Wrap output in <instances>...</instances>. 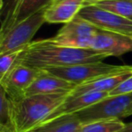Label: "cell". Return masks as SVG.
Instances as JSON below:
<instances>
[{
  "mask_svg": "<svg viewBox=\"0 0 132 132\" xmlns=\"http://www.w3.org/2000/svg\"><path fill=\"white\" fill-rule=\"evenodd\" d=\"M132 102V93L104 98L76 113L81 124L104 119H121L128 105Z\"/></svg>",
  "mask_w": 132,
  "mask_h": 132,
  "instance_id": "6",
  "label": "cell"
},
{
  "mask_svg": "<svg viewBox=\"0 0 132 132\" xmlns=\"http://www.w3.org/2000/svg\"><path fill=\"white\" fill-rule=\"evenodd\" d=\"M131 75L132 70L101 76V77L96 78L92 81L77 85L75 89L69 94V96L75 97V96H80L81 94L88 93V92H107V93H110V92H112L121 82H123L125 80L129 78Z\"/></svg>",
  "mask_w": 132,
  "mask_h": 132,
  "instance_id": "13",
  "label": "cell"
},
{
  "mask_svg": "<svg viewBox=\"0 0 132 132\" xmlns=\"http://www.w3.org/2000/svg\"><path fill=\"white\" fill-rule=\"evenodd\" d=\"M45 8L18 23L4 35L0 36V54L22 49L31 43L34 35L45 23Z\"/></svg>",
  "mask_w": 132,
  "mask_h": 132,
  "instance_id": "5",
  "label": "cell"
},
{
  "mask_svg": "<svg viewBox=\"0 0 132 132\" xmlns=\"http://www.w3.org/2000/svg\"><path fill=\"white\" fill-rule=\"evenodd\" d=\"M24 49L26 47L0 54V81L4 79L7 72L13 68L19 55L22 53Z\"/></svg>",
  "mask_w": 132,
  "mask_h": 132,
  "instance_id": "19",
  "label": "cell"
},
{
  "mask_svg": "<svg viewBox=\"0 0 132 132\" xmlns=\"http://www.w3.org/2000/svg\"><path fill=\"white\" fill-rule=\"evenodd\" d=\"M2 3H3V0H1V4H2Z\"/></svg>",
  "mask_w": 132,
  "mask_h": 132,
  "instance_id": "25",
  "label": "cell"
},
{
  "mask_svg": "<svg viewBox=\"0 0 132 132\" xmlns=\"http://www.w3.org/2000/svg\"><path fill=\"white\" fill-rule=\"evenodd\" d=\"M132 93V75L127 80H125L123 82H121L117 88L114 89L112 92L109 93L110 96L115 95H124V94Z\"/></svg>",
  "mask_w": 132,
  "mask_h": 132,
  "instance_id": "20",
  "label": "cell"
},
{
  "mask_svg": "<svg viewBox=\"0 0 132 132\" xmlns=\"http://www.w3.org/2000/svg\"><path fill=\"white\" fill-rule=\"evenodd\" d=\"M98 31L99 28L77 15L72 20L64 24L56 35L51 39L62 46L90 49Z\"/></svg>",
  "mask_w": 132,
  "mask_h": 132,
  "instance_id": "4",
  "label": "cell"
},
{
  "mask_svg": "<svg viewBox=\"0 0 132 132\" xmlns=\"http://www.w3.org/2000/svg\"><path fill=\"white\" fill-rule=\"evenodd\" d=\"M53 0H6L1 6L0 36L40 10L47 7Z\"/></svg>",
  "mask_w": 132,
  "mask_h": 132,
  "instance_id": "7",
  "label": "cell"
},
{
  "mask_svg": "<svg viewBox=\"0 0 132 132\" xmlns=\"http://www.w3.org/2000/svg\"><path fill=\"white\" fill-rule=\"evenodd\" d=\"M129 36H130V37H131V38H132V35H129Z\"/></svg>",
  "mask_w": 132,
  "mask_h": 132,
  "instance_id": "24",
  "label": "cell"
},
{
  "mask_svg": "<svg viewBox=\"0 0 132 132\" xmlns=\"http://www.w3.org/2000/svg\"><path fill=\"white\" fill-rule=\"evenodd\" d=\"M76 86L74 83L42 70L40 75L26 90V97L37 94H70Z\"/></svg>",
  "mask_w": 132,
  "mask_h": 132,
  "instance_id": "11",
  "label": "cell"
},
{
  "mask_svg": "<svg viewBox=\"0 0 132 132\" xmlns=\"http://www.w3.org/2000/svg\"><path fill=\"white\" fill-rule=\"evenodd\" d=\"M130 115H132V102L130 103V104L128 105V108H127V110H126V111H125L123 118L128 117V116H130Z\"/></svg>",
  "mask_w": 132,
  "mask_h": 132,
  "instance_id": "23",
  "label": "cell"
},
{
  "mask_svg": "<svg viewBox=\"0 0 132 132\" xmlns=\"http://www.w3.org/2000/svg\"><path fill=\"white\" fill-rule=\"evenodd\" d=\"M69 94H37L13 101L15 132H29L41 125Z\"/></svg>",
  "mask_w": 132,
  "mask_h": 132,
  "instance_id": "2",
  "label": "cell"
},
{
  "mask_svg": "<svg viewBox=\"0 0 132 132\" xmlns=\"http://www.w3.org/2000/svg\"><path fill=\"white\" fill-rule=\"evenodd\" d=\"M78 15L99 29L128 36L132 35V20L107 11L97 6H84Z\"/></svg>",
  "mask_w": 132,
  "mask_h": 132,
  "instance_id": "9",
  "label": "cell"
},
{
  "mask_svg": "<svg viewBox=\"0 0 132 132\" xmlns=\"http://www.w3.org/2000/svg\"><path fill=\"white\" fill-rule=\"evenodd\" d=\"M0 93V132H15L13 122V101L1 88Z\"/></svg>",
  "mask_w": 132,
  "mask_h": 132,
  "instance_id": "16",
  "label": "cell"
},
{
  "mask_svg": "<svg viewBox=\"0 0 132 132\" xmlns=\"http://www.w3.org/2000/svg\"><path fill=\"white\" fill-rule=\"evenodd\" d=\"M85 0H53L45 8L44 19L50 24H66L80 13Z\"/></svg>",
  "mask_w": 132,
  "mask_h": 132,
  "instance_id": "14",
  "label": "cell"
},
{
  "mask_svg": "<svg viewBox=\"0 0 132 132\" xmlns=\"http://www.w3.org/2000/svg\"><path fill=\"white\" fill-rule=\"evenodd\" d=\"M107 57V55L90 48L81 49L62 46L49 38L30 43L19 55L15 63L43 70L53 67L101 62Z\"/></svg>",
  "mask_w": 132,
  "mask_h": 132,
  "instance_id": "1",
  "label": "cell"
},
{
  "mask_svg": "<svg viewBox=\"0 0 132 132\" xmlns=\"http://www.w3.org/2000/svg\"><path fill=\"white\" fill-rule=\"evenodd\" d=\"M93 6L132 20V0H102Z\"/></svg>",
  "mask_w": 132,
  "mask_h": 132,
  "instance_id": "18",
  "label": "cell"
},
{
  "mask_svg": "<svg viewBox=\"0 0 132 132\" xmlns=\"http://www.w3.org/2000/svg\"><path fill=\"white\" fill-rule=\"evenodd\" d=\"M102 0H85L84 4H83V7L84 6H93V5H96L98 2H101Z\"/></svg>",
  "mask_w": 132,
  "mask_h": 132,
  "instance_id": "21",
  "label": "cell"
},
{
  "mask_svg": "<svg viewBox=\"0 0 132 132\" xmlns=\"http://www.w3.org/2000/svg\"><path fill=\"white\" fill-rule=\"evenodd\" d=\"M42 72L41 69L32 68L20 63H15L5 78L0 81L2 88L12 101H19L26 97V92Z\"/></svg>",
  "mask_w": 132,
  "mask_h": 132,
  "instance_id": "8",
  "label": "cell"
},
{
  "mask_svg": "<svg viewBox=\"0 0 132 132\" xmlns=\"http://www.w3.org/2000/svg\"><path fill=\"white\" fill-rule=\"evenodd\" d=\"M43 70L76 85H80L101 76L132 70V65H113L101 62L66 67H53Z\"/></svg>",
  "mask_w": 132,
  "mask_h": 132,
  "instance_id": "3",
  "label": "cell"
},
{
  "mask_svg": "<svg viewBox=\"0 0 132 132\" xmlns=\"http://www.w3.org/2000/svg\"><path fill=\"white\" fill-rule=\"evenodd\" d=\"M81 125L78 116L71 114L41 124L29 132H78Z\"/></svg>",
  "mask_w": 132,
  "mask_h": 132,
  "instance_id": "15",
  "label": "cell"
},
{
  "mask_svg": "<svg viewBox=\"0 0 132 132\" xmlns=\"http://www.w3.org/2000/svg\"><path fill=\"white\" fill-rule=\"evenodd\" d=\"M119 132H132V122L125 123V126Z\"/></svg>",
  "mask_w": 132,
  "mask_h": 132,
  "instance_id": "22",
  "label": "cell"
},
{
  "mask_svg": "<svg viewBox=\"0 0 132 132\" xmlns=\"http://www.w3.org/2000/svg\"><path fill=\"white\" fill-rule=\"evenodd\" d=\"M124 126L120 119H104L82 124L78 132H119Z\"/></svg>",
  "mask_w": 132,
  "mask_h": 132,
  "instance_id": "17",
  "label": "cell"
},
{
  "mask_svg": "<svg viewBox=\"0 0 132 132\" xmlns=\"http://www.w3.org/2000/svg\"><path fill=\"white\" fill-rule=\"evenodd\" d=\"M90 48L108 57L120 56L132 52V38L126 35L99 29Z\"/></svg>",
  "mask_w": 132,
  "mask_h": 132,
  "instance_id": "10",
  "label": "cell"
},
{
  "mask_svg": "<svg viewBox=\"0 0 132 132\" xmlns=\"http://www.w3.org/2000/svg\"><path fill=\"white\" fill-rule=\"evenodd\" d=\"M108 96L109 93L107 92H88V93L81 94V95L75 96V97H71L68 95L65 101L60 106L57 107L42 124L55 119L59 117H62V116L76 114Z\"/></svg>",
  "mask_w": 132,
  "mask_h": 132,
  "instance_id": "12",
  "label": "cell"
}]
</instances>
